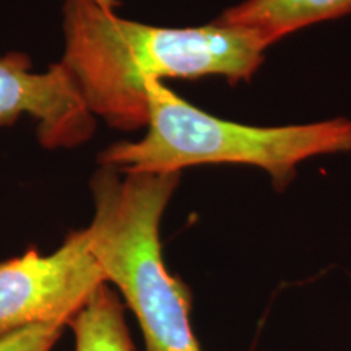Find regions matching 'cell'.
<instances>
[{"label": "cell", "mask_w": 351, "mask_h": 351, "mask_svg": "<svg viewBox=\"0 0 351 351\" xmlns=\"http://www.w3.org/2000/svg\"><path fill=\"white\" fill-rule=\"evenodd\" d=\"M23 114L38 122V138L46 148H72L91 138L95 116L60 62L34 73L25 54L0 57V125H12Z\"/></svg>", "instance_id": "obj_5"}, {"label": "cell", "mask_w": 351, "mask_h": 351, "mask_svg": "<svg viewBox=\"0 0 351 351\" xmlns=\"http://www.w3.org/2000/svg\"><path fill=\"white\" fill-rule=\"evenodd\" d=\"M114 5L116 0H65L60 60L90 112L112 129L147 125L148 82H247L269 47L256 33L218 20L197 28H161L121 19Z\"/></svg>", "instance_id": "obj_1"}, {"label": "cell", "mask_w": 351, "mask_h": 351, "mask_svg": "<svg viewBox=\"0 0 351 351\" xmlns=\"http://www.w3.org/2000/svg\"><path fill=\"white\" fill-rule=\"evenodd\" d=\"M65 327V322H51L25 328L0 341V351H52Z\"/></svg>", "instance_id": "obj_8"}, {"label": "cell", "mask_w": 351, "mask_h": 351, "mask_svg": "<svg viewBox=\"0 0 351 351\" xmlns=\"http://www.w3.org/2000/svg\"><path fill=\"white\" fill-rule=\"evenodd\" d=\"M145 90L147 134L137 142L109 147L101 153V165L143 173H181L202 165L256 166L283 191L301 161L351 152V121L343 117L302 125H245L192 106L163 82H148Z\"/></svg>", "instance_id": "obj_3"}, {"label": "cell", "mask_w": 351, "mask_h": 351, "mask_svg": "<svg viewBox=\"0 0 351 351\" xmlns=\"http://www.w3.org/2000/svg\"><path fill=\"white\" fill-rule=\"evenodd\" d=\"M351 13V0H244L217 19L219 23L249 29L267 46L306 26Z\"/></svg>", "instance_id": "obj_6"}, {"label": "cell", "mask_w": 351, "mask_h": 351, "mask_svg": "<svg viewBox=\"0 0 351 351\" xmlns=\"http://www.w3.org/2000/svg\"><path fill=\"white\" fill-rule=\"evenodd\" d=\"M103 283L86 228L70 231L52 254L29 247L0 262V341L34 326L67 324Z\"/></svg>", "instance_id": "obj_4"}, {"label": "cell", "mask_w": 351, "mask_h": 351, "mask_svg": "<svg viewBox=\"0 0 351 351\" xmlns=\"http://www.w3.org/2000/svg\"><path fill=\"white\" fill-rule=\"evenodd\" d=\"M181 173L101 165L90 181L95 217L88 247L142 330L145 351H202L192 328V291L163 258L160 225Z\"/></svg>", "instance_id": "obj_2"}, {"label": "cell", "mask_w": 351, "mask_h": 351, "mask_svg": "<svg viewBox=\"0 0 351 351\" xmlns=\"http://www.w3.org/2000/svg\"><path fill=\"white\" fill-rule=\"evenodd\" d=\"M73 351H135L125 322V304L109 283H103L67 322Z\"/></svg>", "instance_id": "obj_7"}]
</instances>
